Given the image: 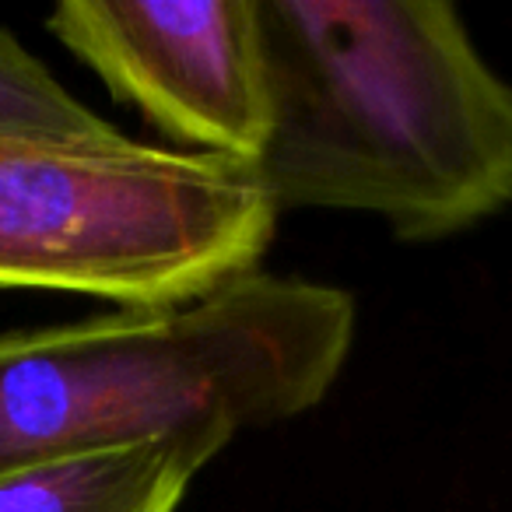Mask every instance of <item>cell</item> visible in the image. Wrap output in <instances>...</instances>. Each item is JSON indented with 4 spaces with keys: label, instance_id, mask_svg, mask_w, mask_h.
<instances>
[{
    "label": "cell",
    "instance_id": "1",
    "mask_svg": "<svg viewBox=\"0 0 512 512\" xmlns=\"http://www.w3.org/2000/svg\"><path fill=\"white\" fill-rule=\"evenodd\" d=\"M274 211L379 214L400 239L512 204V85L446 0H256Z\"/></svg>",
    "mask_w": 512,
    "mask_h": 512
},
{
    "label": "cell",
    "instance_id": "2",
    "mask_svg": "<svg viewBox=\"0 0 512 512\" xmlns=\"http://www.w3.org/2000/svg\"><path fill=\"white\" fill-rule=\"evenodd\" d=\"M351 341L348 292L256 271L179 306L0 337V474L292 421L327 397Z\"/></svg>",
    "mask_w": 512,
    "mask_h": 512
},
{
    "label": "cell",
    "instance_id": "3",
    "mask_svg": "<svg viewBox=\"0 0 512 512\" xmlns=\"http://www.w3.org/2000/svg\"><path fill=\"white\" fill-rule=\"evenodd\" d=\"M274 211L253 165L200 151L0 137V288L120 309L200 299L256 271Z\"/></svg>",
    "mask_w": 512,
    "mask_h": 512
},
{
    "label": "cell",
    "instance_id": "4",
    "mask_svg": "<svg viewBox=\"0 0 512 512\" xmlns=\"http://www.w3.org/2000/svg\"><path fill=\"white\" fill-rule=\"evenodd\" d=\"M50 32L169 137L200 155L260 158L267 74L256 0H67Z\"/></svg>",
    "mask_w": 512,
    "mask_h": 512
},
{
    "label": "cell",
    "instance_id": "5",
    "mask_svg": "<svg viewBox=\"0 0 512 512\" xmlns=\"http://www.w3.org/2000/svg\"><path fill=\"white\" fill-rule=\"evenodd\" d=\"M225 446L214 435H172L25 463L0 474V512H176Z\"/></svg>",
    "mask_w": 512,
    "mask_h": 512
},
{
    "label": "cell",
    "instance_id": "6",
    "mask_svg": "<svg viewBox=\"0 0 512 512\" xmlns=\"http://www.w3.org/2000/svg\"><path fill=\"white\" fill-rule=\"evenodd\" d=\"M0 137L29 144H113L123 134L74 99L0 25Z\"/></svg>",
    "mask_w": 512,
    "mask_h": 512
}]
</instances>
